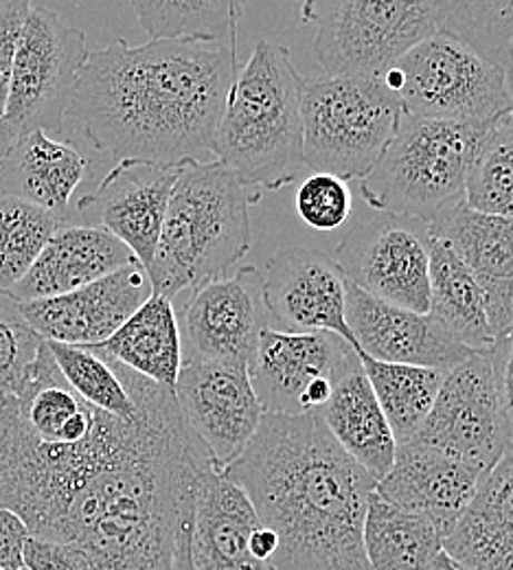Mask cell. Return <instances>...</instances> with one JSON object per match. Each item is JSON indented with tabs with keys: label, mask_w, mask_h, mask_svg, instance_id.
Returning a JSON list of instances; mask_svg holds the SVG:
<instances>
[{
	"label": "cell",
	"mask_w": 513,
	"mask_h": 570,
	"mask_svg": "<svg viewBox=\"0 0 513 570\" xmlns=\"http://www.w3.org/2000/svg\"><path fill=\"white\" fill-rule=\"evenodd\" d=\"M235 49L198 40H117L88 53L69 117L86 141L117 160H216L214 141Z\"/></svg>",
	"instance_id": "1"
},
{
	"label": "cell",
	"mask_w": 513,
	"mask_h": 570,
	"mask_svg": "<svg viewBox=\"0 0 513 570\" xmlns=\"http://www.w3.org/2000/svg\"><path fill=\"white\" fill-rule=\"evenodd\" d=\"M275 531V570H371L365 518L377 481L318 413L264 415L246 450L221 470Z\"/></svg>",
	"instance_id": "2"
},
{
	"label": "cell",
	"mask_w": 513,
	"mask_h": 570,
	"mask_svg": "<svg viewBox=\"0 0 513 570\" xmlns=\"http://www.w3.org/2000/svg\"><path fill=\"white\" fill-rule=\"evenodd\" d=\"M264 191L239 180L218 160L180 163L156 255L147 268L151 294L176 298L228 275L250 242V207Z\"/></svg>",
	"instance_id": "3"
},
{
	"label": "cell",
	"mask_w": 513,
	"mask_h": 570,
	"mask_svg": "<svg viewBox=\"0 0 513 570\" xmlns=\"http://www.w3.org/2000/svg\"><path fill=\"white\" fill-rule=\"evenodd\" d=\"M300 88L290 49L259 40L230 83L214 158L262 191L293 185L303 169Z\"/></svg>",
	"instance_id": "4"
},
{
	"label": "cell",
	"mask_w": 513,
	"mask_h": 570,
	"mask_svg": "<svg viewBox=\"0 0 513 570\" xmlns=\"http://www.w3.org/2000/svg\"><path fill=\"white\" fill-rule=\"evenodd\" d=\"M492 126L404 112L382 158L363 178L361 196L373 212L424 222L463 205L470 165Z\"/></svg>",
	"instance_id": "5"
},
{
	"label": "cell",
	"mask_w": 513,
	"mask_h": 570,
	"mask_svg": "<svg viewBox=\"0 0 513 570\" xmlns=\"http://www.w3.org/2000/svg\"><path fill=\"white\" fill-rule=\"evenodd\" d=\"M404 110L382 83L361 75L303 77V165L341 180L365 178L393 139Z\"/></svg>",
	"instance_id": "6"
},
{
	"label": "cell",
	"mask_w": 513,
	"mask_h": 570,
	"mask_svg": "<svg viewBox=\"0 0 513 570\" xmlns=\"http://www.w3.org/2000/svg\"><path fill=\"white\" fill-rule=\"evenodd\" d=\"M379 79L413 117L496 124L512 115L505 72L445 29L417 42Z\"/></svg>",
	"instance_id": "7"
},
{
	"label": "cell",
	"mask_w": 513,
	"mask_h": 570,
	"mask_svg": "<svg viewBox=\"0 0 513 570\" xmlns=\"http://www.w3.org/2000/svg\"><path fill=\"white\" fill-rule=\"evenodd\" d=\"M325 75L379 79L406 51L443 29L440 0H303Z\"/></svg>",
	"instance_id": "8"
},
{
	"label": "cell",
	"mask_w": 513,
	"mask_h": 570,
	"mask_svg": "<svg viewBox=\"0 0 513 570\" xmlns=\"http://www.w3.org/2000/svg\"><path fill=\"white\" fill-rule=\"evenodd\" d=\"M86 33L49 7H33L24 22L9 77L4 121L16 139L45 130L65 132L75 88L88 60Z\"/></svg>",
	"instance_id": "9"
},
{
	"label": "cell",
	"mask_w": 513,
	"mask_h": 570,
	"mask_svg": "<svg viewBox=\"0 0 513 570\" xmlns=\"http://www.w3.org/2000/svg\"><path fill=\"white\" fill-rule=\"evenodd\" d=\"M490 472L512 443L503 415L492 350L476 352L443 377L426 422L411 439Z\"/></svg>",
	"instance_id": "10"
},
{
	"label": "cell",
	"mask_w": 513,
	"mask_h": 570,
	"mask_svg": "<svg viewBox=\"0 0 513 570\" xmlns=\"http://www.w3.org/2000/svg\"><path fill=\"white\" fill-rule=\"evenodd\" d=\"M431 246L428 222L386 214L352 226L336 248V264L371 296L428 314Z\"/></svg>",
	"instance_id": "11"
},
{
	"label": "cell",
	"mask_w": 513,
	"mask_h": 570,
	"mask_svg": "<svg viewBox=\"0 0 513 570\" xmlns=\"http://www.w3.org/2000/svg\"><path fill=\"white\" fill-rule=\"evenodd\" d=\"M356 347L332 332L266 327L248 360V380L266 415H303L323 409L334 373Z\"/></svg>",
	"instance_id": "12"
},
{
	"label": "cell",
	"mask_w": 513,
	"mask_h": 570,
	"mask_svg": "<svg viewBox=\"0 0 513 570\" xmlns=\"http://www.w3.org/2000/svg\"><path fill=\"white\" fill-rule=\"evenodd\" d=\"M182 362L209 360L248 364L257 341L270 327L264 275L244 266L191 289L178 314Z\"/></svg>",
	"instance_id": "13"
},
{
	"label": "cell",
	"mask_w": 513,
	"mask_h": 570,
	"mask_svg": "<svg viewBox=\"0 0 513 570\" xmlns=\"http://www.w3.org/2000/svg\"><path fill=\"white\" fill-rule=\"evenodd\" d=\"M174 395L185 424L218 470L246 450L266 415L246 364L182 362Z\"/></svg>",
	"instance_id": "14"
},
{
	"label": "cell",
	"mask_w": 513,
	"mask_h": 570,
	"mask_svg": "<svg viewBox=\"0 0 513 570\" xmlns=\"http://www.w3.org/2000/svg\"><path fill=\"white\" fill-rule=\"evenodd\" d=\"M149 296L147 271L132 262L73 292L18 303V309L42 341L90 347L110 338Z\"/></svg>",
	"instance_id": "15"
},
{
	"label": "cell",
	"mask_w": 513,
	"mask_h": 570,
	"mask_svg": "<svg viewBox=\"0 0 513 570\" xmlns=\"http://www.w3.org/2000/svg\"><path fill=\"white\" fill-rule=\"evenodd\" d=\"M264 301L270 327L332 332L354 345L345 318L347 277L323 250L290 246L266 262Z\"/></svg>",
	"instance_id": "16"
},
{
	"label": "cell",
	"mask_w": 513,
	"mask_h": 570,
	"mask_svg": "<svg viewBox=\"0 0 513 570\" xmlns=\"http://www.w3.org/2000/svg\"><path fill=\"white\" fill-rule=\"evenodd\" d=\"M180 165L119 160L92 194L77 203L86 226H99L124 242L149 268L160 239L169 196Z\"/></svg>",
	"instance_id": "17"
},
{
	"label": "cell",
	"mask_w": 513,
	"mask_h": 570,
	"mask_svg": "<svg viewBox=\"0 0 513 570\" xmlns=\"http://www.w3.org/2000/svg\"><path fill=\"white\" fill-rule=\"evenodd\" d=\"M347 327L354 347L382 362L450 371L476 354L461 345L431 314L404 309L371 296L347 279Z\"/></svg>",
	"instance_id": "18"
},
{
	"label": "cell",
	"mask_w": 513,
	"mask_h": 570,
	"mask_svg": "<svg viewBox=\"0 0 513 570\" xmlns=\"http://www.w3.org/2000/svg\"><path fill=\"white\" fill-rule=\"evenodd\" d=\"M485 472L417 441L399 443L388 474L375 492L399 509L431 520L443 540L474 499Z\"/></svg>",
	"instance_id": "19"
},
{
	"label": "cell",
	"mask_w": 513,
	"mask_h": 570,
	"mask_svg": "<svg viewBox=\"0 0 513 570\" xmlns=\"http://www.w3.org/2000/svg\"><path fill=\"white\" fill-rule=\"evenodd\" d=\"M428 228L479 279L492 334L503 341L507 336L513 284V219L479 214L463 203L431 219Z\"/></svg>",
	"instance_id": "20"
},
{
	"label": "cell",
	"mask_w": 513,
	"mask_h": 570,
	"mask_svg": "<svg viewBox=\"0 0 513 570\" xmlns=\"http://www.w3.org/2000/svg\"><path fill=\"white\" fill-rule=\"evenodd\" d=\"M132 262V250L99 226L62 224L29 273L4 296L16 303L49 298L92 284Z\"/></svg>",
	"instance_id": "21"
},
{
	"label": "cell",
	"mask_w": 513,
	"mask_h": 570,
	"mask_svg": "<svg viewBox=\"0 0 513 570\" xmlns=\"http://www.w3.org/2000/svg\"><path fill=\"white\" fill-rule=\"evenodd\" d=\"M259 524L255 507L237 483L218 468L200 472L191 533L196 570H275L250 551V535Z\"/></svg>",
	"instance_id": "22"
},
{
	"label": "cell",
	"mask_w": 513,
	"mask_h": 570,
	"mask_svg": "<svg viewBox=\"0 0 513 570\" xmlns=\"http://www.w3.org/2000/svg\"><path fill=\"white\" fill-rule=\"evenodd\" d=\"M443 551L461 570H513V443L481 481Z\"/></svg>",
	"instance_id": "23"
},
{
	"label": "cell",
	"mask_w": 513,
	"mask_h": 570,
	"mask_svg": "<svg viewBox=\"0 0 513 570\" xmlns=\"http://www.w3.org/2000/svg\"><path fill=\"white\" fill-rule=\"evenodd\" d=\"M316 413L341 448L375 481H382L388 474L397 443L356 350L336 368L332 395Z\"/></svg>",
	"instance_id": "24"
},
{
	"label": "cell",
	"mask_w": 513,
	"mask_h": 570,
	"mask_svg": "<svg viewBox=\"0 0 513 570\" xmlns=\"http://www.w3.org/2000/svg\"><path fill=\"white\" fill-rule=\"evenodd\" d=\"M88 171L90 160L75 142L58 141L45 130H33L16 139L0 158V191L65 219Z\"/></svg>",
	"instance_id": "25"
},
{
	"label": "cell",
	"mask_w": 513,
	"mask_h": 570,
	"mask_svg": "<svg viewBox=\"0 0 513 570\" xmlns=\"http://www.w3.org/2000/svg\"><path fill=\"white\" fill-rule=\"evenodd\" d=\"M83 350L174 391L182 366V343L174 301L151 294L110 338Z\"/></svg>",
	"instance_id": "26"
},
{
	"label": "cell",
	"mask_w": 513,
	"mask_h": 570,
	"mask_svg": "<svg viewBox=\"0 0 513 570\" xmlns=\"http://www.w3.org/2000/svg\"><path fill=\"white\" fill-rule=\"evenodd\" d=\"M428 314L472 352H487L496 345L483 287L463 259L437 237L431 246Z\"/></svg>",
	"instance_id": "27"
},
{
	"label": "cell",
	"mask_w": 513,
	"mask_h": 570,
	"mask_svg": "<svg viewBox=\"0 0 513 570\" xmlns=\"http://www.w3.org/2000/svg\"><path fill=\"white\" fill-rule=\"evenodd\" d=\"M443 551L437 527L371 494L365 518V553L371 570H428Z\"/></svg>",
	"instance_id": "28"
},
{
	"label": "cell",
	"mask_w": 513,
	"mask_h": 570,
	"mask_svg": "<svg viewBox=\"0 0 513 570\" xmlns=\"http://www.w3.org/2000/svg\"><path fill=\"white\" fill-rule=\"evenodd\" d=\"M395 443L411 441L426 422L447 371L382 362L356 350Z\"/></svg>",
	"instance_id": "29"
},
{
	"label": "cell",
	"mask_w": 513,
	"mask_h": 570,
	"mask_svg": "<svg viewBox=\"0 0 513 570\" xmlns=\"http://www.w3.org/2000/svg\"><path fill=\"white\" fill-rule=\"evenodd\" d=\"M132 7L151 40L218 42L235 38L246 0H132Z\"/></svg>",
	"instance_id": "30"
},
{
	"label": "cell",
	"mask_w": 513,
	"mask_h": 570,
	"mask_svg": "<svg viewBox=\"0 0 513 570\" xmlns=\"http://www.w3.org/2000/svg\"><path fill=\"white\" fill-rule=\"evenodd\" d=\"M443 29L505 72L513 97V0H440Z\"/></svg>",
	"instance_id": "31"
},
{
	"label": "cell",
	"mask_w": 513,
	"mask_h": 570,
	"mask_svg": "<svg viewBox=\"0 0 513 570\" xmlns=\"http://www.w3.org/2000/svg\"><path fill=\"white\" fill-rule=\"evenodd\" d=\"M65 224L33 203L0 191V294L18 284Z\"/></svg>",
	"instance_id": "32"
},
{
	"label": "cell",
	"mask_w": 513,
	"mask_h": 570,
	"mask_svg": "<svg viewBox=\"0 0 513 570\" xmlns=\"http://www.w3.org/2000/svg\"><path fill=\"white\" fill-rule=\"evenodd\" d=\"M463 203L479 214L513 219V126L494 124L470 165Z\"/></svg>",
	"instance_id": "33"
},
{
	"label": "cell",
	"mask_w": 513,
	"mask_h": 570,
	"mask_svg": "<svg viewBox=\"0 0 513 570\" xmlns=\"http://www.w3.org/2000/svg\"><path fill=\"white\" fill-rule=\"evenodd\" d=\"M47 347L67 384L86 404L126 422L137 417V406L110 362L83 347L53 341H47Z\"/></svg>",
	"instance_id": "34"
},
{
	"label": "cell",
	"mask_w": 513,
	"mask_h": 570,
	"mask_svg": "<svg viewBox=\"0 0 513 570\" xmlns=\"http://www.w3.org/2000/svg\"><path fill=\"white\" fill-rule=\"evenodd\" d=\"M42 338L27 325L18 303L0 294V391L20 395L31 380Z\"/></svg>",
	"instance_id": "35"
},
{
	"label": "cell",
	"mask_w": 513,
	"mask_h": 570,
	"mask_svg": "<svg viewBox=\"0 0 513 570\" xmlns=\"http://www.w3.org/2000/svg\"><path fill=\"white\" fill-rule=\"evenodd\" d=\"M354 212V198L345 180L332 174H312L298 185L296 214L323 233L338 230Z\"/></svg>",
	"instance_id": "36"
},
{
	"label": "cell",
	"mask_w": 513,
	"mask_h": 570,
	"mask_svg": "<svg viewBox=\"0 0 513 570\" xmlns=\"http://www.w3.org/2000/svg\"><path fill=\"white\" fill-rule=\"evenodd\" d=\"M22 564L27 570H99L95 560L81 547L40 535L27 538Z\"/></svg>",
	"instance_id": "37"
},
{
	"label": "cell",
	"mask_w": 513,
	"mask_h": 570,
	"mask_svg": "<svg viewBox=\"0 0 513 570\" xmlns=\"http://www.w3.org/2000/svg\"><path fill=\"white\" fill-rule=\"evenodd\" d=\"M33 0H0V115L4 117L13 56Z\"/></svg>",
	"instance_id": "38"
},
{
	"label": "cell",
	"mask_w": 513,
	"mask_h": 570,
	"mask_svg": "<svg viewBox=\"0 0 513 570\" xmlns=\"http://www.w3.org/2000/svg\"><path fill=\"white\" fill-rule=\"evenodd\" d=\"M29 535V527L22 522V518L0 507V569H24L22 551Z\"/></svg>",
	"instance_id": "39"
},
{
	"label": "cell",
	"mask_w": 513,
	"mask_h": 570,
	"mask_svg": "<svg viewBox=\"0 0 513 570\" xmlns=\"http://www.w3.org/2000/svg\"><path fill=\"white\" fill-rule=\"evenodd\" d=\"M492 356L496 366L501 406H503V415L510 428L513 443V336L496 341V345L492 347Z\"/></svg>",
	"instance_id": "40"
},
{
	"label": "cell",
	"mask_w": 513,
	"mask_h": 570,
	"mask_svg": "<svg viewBox=\"0 0 513 570\" xmlns=\"http://www.w3.org/2000/svg\"><path fill=\"white\" fill-rule=\"evenodd\" d=\"M277 547H279V540H277V535H275L273 529L259 524V527L253 531V535H250V551H253V556H255L259 562L273 564V558H275V553H277Z\"/></svg>",
	"instance_id": "41"
},
{
	"label": "cell",
	"mask_w": 513,
	"mask_h": 570,
	"mask_svg": "<svg viewBox=\"0 0 513 570\" xmlns=\"http://www.w3.org/2000/svg\"><path fill=\"white\" fill-rule=\"evenodd\" d=\"M13 142H16V137H13V132L9 130L4 117L0 115V158L9 151V147H11Z\"/></svg>",
	"instance_id": "42"
},
{
	"label": "cell",
	"mask_w": 513,
	"mask_h": 570,
	"mask_svg": "<svg viewBox=\"0 0 513 570\" xmlns=\"http://www.w3.org/2000/svg\"><path fill=\"white\" fill-rule=\"evenodd\" d=\"M428 570H461L447 556H445V551H441L440 558L433 562V567Z\"/></svg>",
	"instance_id": "43"
},
{
	"label": "cell",
	"mask_w": 513,
	"mask_h": 570,
	"mask_svg": "<svg viewBox=\"0 0 513 570\" xmlns=\"http://www.w3.org/2000/svg\"><path fill=\"white\" fill-rule=\"evenodd\" d=\"M513 336V284H512V296H510V323H507V336L505 338H510Z\"/></svg>",
	"instance_id": "44"
},
{
	"label": "cell",
	"mask_w": 513,
	"mask_h": 570,
	"mask_svg": "<svg viewBox=\"0 0 513 570\" xmlns=\"http://www.w3.org/2000/svg\"><path fill=\"white\" fill-rule=\"evenodd\" d=\"M4 397H7V393H4V391H0V404L4 402Z\"/></svg>",
	"instance_id": "45"
},
{
	"label": "cell",
	"mask_w": 513,
	"mask_h": 570,
	"mask_svg": "<svg viewBox=\"0 0 513 570\" xmlns=\"http://www.w3.org/2000/svg\"><path fill=\"white\" fill-rule=\"evenodd\" d=\"M507 121H510V124H512V126H513V110H512V115H510V117H507Z\"/></svg>",
	"instance_id": "46"
},
{
	"label": "cell",
	"mask_w": 513,
	"mask_h": 570,
	"mask_svg": "<svg viewBox=\"0 0 513 570\" xmlns=\"http://www.w3.org/2000/svg\"><path fill=\"white\" fill-rule=\"evenodd\" d=\"M20 570H27V569H20Z\"/></svg>",
	"instance_id": "47"
}]
</instances>
